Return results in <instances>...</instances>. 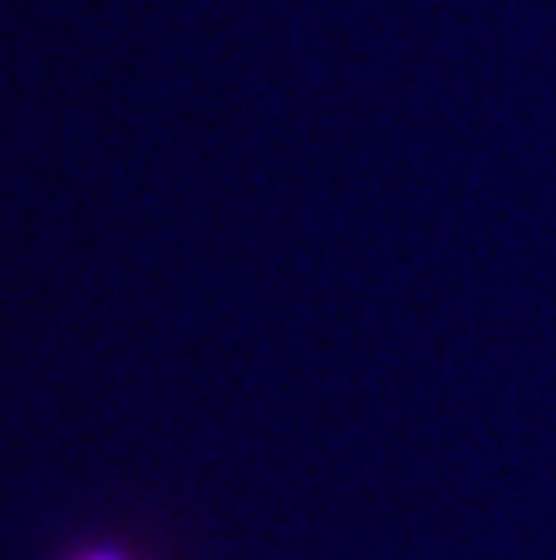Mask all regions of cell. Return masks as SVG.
Returning a JSON list of instances; mask_svg holds the SVG:
<instances>
[{
	"label": "cell",
	"mask_w": 556,
	"mask_h": 560,
	"mask_svg": "<svg viewBox=\"0 0 556 560\" xmlns=\"http://www.w3.org/2000/svg\"><path fill=\"white\" fill-rule=\"evenodd\" d=\"M74 560H128L124 551H79Z\"/></svg>",
	"instance_id": "obj_1"
}]
</instances>
